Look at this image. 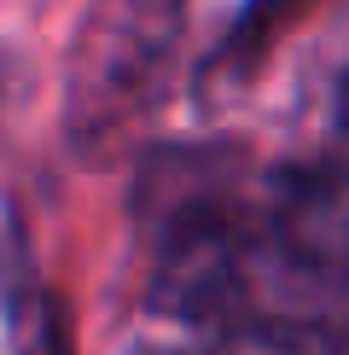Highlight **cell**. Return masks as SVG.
<instances>
[{
    "instance_id": "cell-6",
    "label": "cell",
    "mask_w": 349,
    "mask_h": 355,
    "mask_svg": "<svg viewBox=\"0 0 349 355\" xmlns=\"http://www.w3.org/2000/svg\"><path fill=\"white\" fill-rule=\"evenodd\" d=\"M338 135L349 140V76H343V87H338Z\"/></svg>"
},
{
    "instance_id": "cell-3",
    "label": "cell",
    "mask_w": 349,
    "mask_h": 355,
    "mask_svg": "<svg viewBox=\"0 0 349 355\" xmlns=\"http://www.w3.org/2000/svg\"><path fill=\"white\" fill-rule=\"evenodd\" d=\"M268 250L314 286L349 297V169L291 164L268 181Z\"/></svg>"
},
{
    "instance_id": "cell-1",
    "label": "cell",
    "mask_w": 349,
    "mask_h": 355,
    "mask_svg": "<svg viewBox=\"0 0 349 355\" xmlns=\"http://www.w3.org/2000/svg\"><path fill=\"white\" fill-rule=\"evenodd\" d=\"M145 216L157 221L152 250V297L157 315L181 320H239L251 315L256 257L268 250V227L227 198L210 169H152Z\"/></svg>"
},
{
    "instance_id": "cell-4",
    "label": "cell",
    "mask_w": 349,
    "mask_h": 355,
    "mask_svg": "<svg viewBox=\"0 0 349 355\" xmlns=\"http://www.w3.org/2000/svg\"><path fill=\"white\" fill-rule=\"evenodd\" d=\"M204 355H349V315H239Z\"/></svg>"
},
{
    "instance_id": "cell-5",
    "label": "cell",
    "mask_w": 349,
    "mask_h": 355,
    "mask_svg": "<svg viewBox=\"0 0 349 355\" xmlns=\"http://www.w3.org/2000/svg\"><path fill=\"white\" fill-rule=\"evenodd\" d=\"M24 355H64V327H58V309L53 303H29Z\"/></svg>"
},
{
    "instance_id": "cell-2",
    "label": "cell",
    "mask_w": 349,
    "mask_h": 355,
    "mask_svg": "<svg viewBox=\"0 0 349 355\" xmlns=\"http://www.w3.org/2000/svg\"><path fill=\"white\" fill-rule=\"evenodd\" d=\"M193 0H87L64 64V123L76 146H105L157 99Z\"/></svg>"
}]
</instances>
